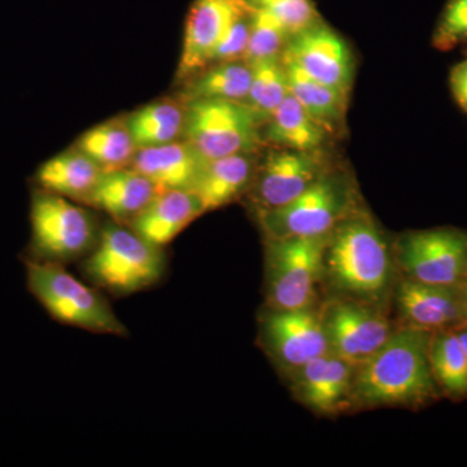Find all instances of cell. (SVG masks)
<instances>
[{
  "instance_id": "obj_1",
  "label": "cell",
  "mask_w": 467,
  "mask_h": 467,
  "mask_svg": "<svg viewBox=\"0 0 467 467\" xmlns=\"http://www.w3.org/2000/svg\"><path fill=\"white\" fill-rule=\"evenodd\" d=\"M431 335L420 328H398L373 358L356 368L352 402L365 408L420 409L441 400L430 364Z\"/></svg>"
},
{
  "instance_id": "obj_2",
  "label": "cell",
  "mask_w": 467,
  "mask_h": 467,
  "mask_svg": "<svg viewBox=\"0 0 467 467\" xmlns=\"http://www.w3.org/2000/svg\"><path fill=\"white\" fill-rule=\"evenodd\" d=\"M392 265L383 234L364 212L353 211L328 235L324 275L349 299L371 306L382 300L391 287Z\"/></svg>"
},
{
  "instance_id": "obj_3",
  "label": "cell",
  "mask_w": 467,
  "mask_h": 467,
  "mask_svg": "<svg viewBox=\"0 0 467 467\" xmlns=\"http://www.w3.org/2000/svg\"><path fill=\"white\" fill-rule=\"evenodd\" d=\"M165 270L164 250L119 223L101 230L84 263L92 284L116 296L153 287L164 278Z\"/></svg>"
},
{
  "instance_id": "obj_4",
  "label": "cell",
  "mask_w": 467,
  "mask_h": 467,
  "mask_svg": "<svg viewBox=\"0 0 467 467\" xmlns=\"http://www.w3.org/2000/svg\"><path fill=\"white\" fill-rule=\"evenodd\" d=\"M26 285L30 294L60 324L90 333L126 334L106 297L88 287L60 264L26 260Z\"/></svg>"
},
{
  "instance_id": "obj_5",
  "label": "cell",
  "mask_w": 467,
  "mask_h": 467,
  "mask_svg": "<svg viewBox=\"0 0 467 467\" xmlns=\"http://www.w3.org/2000/svg\"><path fill=\"white\" fill-rule=\"evenodd\" d=\"M266 121L243 101L195 100L186 104L183 140L205 161L257 153L264 142Z\"/></svg>"
},
{
  "instance_id": "obj_6",
  "label": "cell",
  "mask_w": 467,
  "mask_h": 467,
  "mask_svg": "<svg viewBox=\"0 0 467 467\" xmlns=\"http://www.w3.org/2000/svg\"><path fill=\"white\" fill-rule=\"evenodd\" d=\"M29 217L26 260L63 265L88 254L98 241L90 214L57 193L34 190Z\"/></svg>"
},
{
  "instance_id": "obj_7",
  "label": "cell",
  "mask_w": 467,
  "mask_h": 467,
  "mask_svg": "<svg viewBox=\"0 0 467 467\" xmlns=\"http://www.w3.org/2000/svg\"><path fill=\"white\" fill-rule=\"evenodd\" d=\"M328 235L266 239V300L270 309L312 308L324 275Z\"/></svg>"
},
{
  "instance_id": "obj_8",
  "label": "cell",
  "mask_w": 467,
  "mask_h": 467,
  "mask_svg": "<svg viewBox=\"0 0 467 467\" xmlns=\"http://www.w3.org/2000/svg\"><path fill=\"white\" fill-rule=\"evenodd\" d=\"M353 211V190L330 171L295 201L257 214L266 239H284L328 235Z\"/></svg>"
},
{
  "instance_id": "obj_9",
  "label": "cell",
  "mask_w": 467,
  "mask_h": 467,
  "mask_svg": "<svg viewBox=\"0 0 467 467\" xmlns=\"http://www.w3.org/2000/svg\"><path fill=\"white\" fill-rule=\"evenodd\" d=\"M396 260L404 276L414 281L460 285L467 278V232L436 227L402 234Z\"/></svg>"
},
{
  "instance_id": "obj_10",
  "label": "cell",
  "mask_w": 467,
  "mask_h": 467,
  "mask_svg": "<svg viewBox=\"0 0 467 467\" xmlns=\"http://www.w3.org/2000/svg\"><path fill=\"white\" fill-rule=\"evenodd\" d=\"M273 149L257 164L250 186L257 213L284 207L331 171L322 150Z\"/></svg>"
},
{
  "instance_id": "obj_11",
  "label": "cell",
  "mask_w": 467,
  "mask_h": 467,
  "mask_svg": "<svg viewBox=\"0 0 467 467\" xmlns=\"http://www.w3.org/2000/svg\"><path fill=\"white\" fill-rule=\"evenodd\" d=\"M330 352L358 368L389 342L395 331L374 306L362 301H331L321 313Z\"/></svg>"
},
{
  "instance_id": "obj_12",
  "label": "cell",
  "mask_w": 467,
  "mask_h": 467,
  "mask_svg": "<svg viewBox=\"0 0 467 467\" xmlns=\"http://www.w3.org/2000/svg\"><path fill=\"white\" fill-rule=\"evenodd\" d=\"M260 337L270 356L292 373L330 353L321 315L312 308L270 309L261 321Z\"/></svg>"
},
{
  "instance_id": "obj_13",
  "label": "cell",
  "mask_w": 467,
  "mask_h": 467,
  "mask_svg": "<svg viewBox=\"0 0 467 467\" xmlns=\"http://www.w3.org/2000/svg\"><path fill=\"white\" fill-rule=\"evenodd\" d=\"M282 57L290 58L306 75L348 94L355 63L349 46L333 27L319 20L288 38Z\"/></svg>"
},
{
  "instance_id": "obj_14",
  "label": "cell",
  "mask_w": 467,
  "mask_h": 467,
  "mask_svg": "<svg viewBox=\"0 0 467 467\" xmlns=\"http://www.w3.org/2000/svg\"><path fill=\"white\" fill-rule=\"evenodd\" d=\"M250 11L248 0H193L184 26L178 81H187L207 67L218 43L233 24Z\"/></svg>"
},
{
  "instance_id": "obj_15",
  "label": "cell",
  "mask_w": 467,
  "mask_h": 467,
  "mask_svg": "<svg viewBox=\"0 0 467 467\" xmlns=\"http://www.w3.org/2000/svg\"><path fill=\"white\" fill-rule=\"evenodd\" d=\"M396 306L405 327L435 331L465 324L459 285H441L404 276L396 291Z\"/></svg>"
},
{
  "instance_id": "obj_16",
  "label": "cell",
  "mask_w": 467,
  "mask_h": 467,
  "mask_svg": "<svg viewBox=\"0 0 467 467\" xmlns=\"http://www.w3.org/2000/svg\"><path fill=\"white\" fill-rule=\"evenodd\" d=\"M355 371L353 365L330 352L294 371L295 389L312 410L337 413L352 402Z\"/></svg>"
},
{
  "instance_id": "obj_17",
  "label": "cell",
  "mask_w": 467,
  "mask_h": 467,
  "mask_svg": "<svg viewBox=\"0 0 467 467\" xmlns=\"http://www.w3.org/2000/svg\"><path fill=\"white\" fill-rule=\"evenodd\" d=\"M205 160L187 140L138 149L130 168L140 171L159 192L192 190Z\"/></svg>"
},
{
  "instance_id": "obj_18",
  "label": "cell",
  "mask_w": 467,
  "mask_h": 467,
  "mask_svg": "<svg viewBox=\"0 0 467 467\" xmlns=\"http://www.w3.org/2000/svg\"><path fill=\"white\" fill-rule=\"evenodd\" d=\"M202 213L201 198L192 190H165L131 221L130 227L146 241L164 248Z\"/></svg>"
},
{
  "instance_id": "obj_19",
  "label": "cell",
  "mask_w": 467,
  "mask_h": 467,
  "mask_svg": "<svg viewBox=\"0 0 467 467\" xmlns=\"http://www.w3.org/2000/svg\"><path fill=\"white\" fill-rule=\"evenodd\" d=\"M159 192L149 178L129 167L103 171L84 202L106 212L116 223H131Z\"/></svg>"
},
{
  "instance_id": "obj_20",
  "label": "cell",
  "mask_w": 467,
  "mask_h": 467,
  "mask_svg": "<svg viewBox=\"0 0 467 467\" xmlns=\"http://www.w3.org/2000/svg\"><path fill=\"white\" fill-rule=\"evenodd\" d=\"M256 153H236L205 162L192 192L198 193L205 212L235 201L251 186L256 173Z\"/></svg>"
},
{
  "instance_id": "obj_21",
  "label": "cell",
  "mask_w": 467,
  "mask_h": 467,
  "mask_svg": "<svg viewBox=\"0 0 467 467\" xmlns=\"http://www.w3.org/2000/svg\"><path fill=\"white\" fill-rule=\"evenodd\" d=\"M103 171L81 150H67L43 162L34 174L38 189L85 202Z\"/></svg>"
},
{
  "instance_id": "obj_22",
  "label": "cell",
  "mask_w": 467,
  "mask_h": 467,
  "mask_svg": "<svg viewBox=\"0 0 467 467\" xmlns=\"http://www.w3.org/2000/svg\"><path fill=\"white\" fill-rule=\"evenodd\" d=\"M330 137V131L310 117L291 92L263 129L264 142L276 149L322 150Z\"/></svg>"
},
{
  "instance_id": "obj_23",
  "label": "cell",
  "mask_w": 467,
  "mask_h": 467,
  "mask_svg": "<svg viewBox=\"0 0 467 467\" xmlns=\"http://www.w3.org/2000/svg\"><path fill=\"white\" fill-rule=\"evenodd\" d=\"M252 67L245 60L211 64L183 82L178 99L244 101L250 91Z\"/></svg>"
},
{
  "instance_id": "obj_24",
  "label": "cell",
  "mask_w": 467,
  "mask_h": 467,
  "mask_svg": "<svg viewBox=\"0 0 467 467\" xmlns=\"http://www.w3.org/2000/svg\"><path fill=\"white\" fill-rule=\"evenodd\" d=\"M281 57L287 72L291 94L310 117L333 134L335 129L343 124L349 95L306 75L290 58Z\"/></svg>"
},
{
  "instance_id": "obj_25",
  "label": "cell",
  "mask_w": 467,
  "mask_h": 467,
  "mask_svg": "<svg viewBox=\"0 0 467 467\" xmlns=\"http://www.w3.org/2000/svg\"><path fill=\"white\" fill-rule=\"evenodd\" d=\"M138 149L160 146L183 138L186 106L175 99H160L126 117Z\"/></svg>"
},
{
  "instance_id": "obj_26",
  "label": "cell",
  "mask_w": 467,
  "mask_h": 467,
  "mask_svg": "<svg viewBox=\"0 0 467 467\" xmlns=\"http://www.w3.org/2000/svg\"><path fill=\"white\" fill-rule=\"evenodd\" d=\"M77 149L103 171L130 167L138 150L126 119H112L86 131Z\"/></svg>"
},
{
  "instance_id": "obj_27",
  "label": "cell",
  "mask_w": 467,
  "mask_h": 467,
  "mask_svg": "<svg viewBox=\"0 0 467 467\" xmlns=\"http://www.w3.org/2000/svg\"><path fill=\"white\" fill-rule=\"evenodd\" d=\"M430 364L442 398L467 399V358L456 328L435 331L430 340Z\"/></svg>"
},
{
  "instance_id": "obj_28",
  "label": "cell",
  "mask_w": 467,
  "mask_h": 467,
  "mask_svg": "<svg viewBox=\"0 0 467 467\" xmlns=\"http://www.w3.org/2000/svg\"><path fill=\"white\" fill-rule=\"evenodd\" d=\"M281 57L251 63V88L243 103L259 113L266 122L290 94L287 72Z\"/></svg>"
},
{
  "instance_id": "obj_29",
  "label": "cell",
  "mask_w": 467,
  "mask_h": 467,
  "mask_svg": "<svg viewBox=\"0 0 467 467\" xmlns=\"http://www.w3.org/2000/svg\"><path fill=\"white\" fill-rule=\"evenodd\" d=\"M291 34L275 17L254 8L250 43L244 60L247 63L281 57Z\"/></svg>"
},
{
  "instance_id": "obj_30",
  "label": "cell",
  "mask_w": 467,
  "mask_h": 467,
  "mask_svg": "<svg viewBox=\"0 0 467 467\" xmlns=\"http://www.w3.org/2000/svg\"><path fill=\"white\" fill-rule=\"evenodd\" d=\"M248 3L252 8L275 17L291 36L322 20L313 0H248Z\"/></svg>"
},
{
  "instance_id": "obj_31",
  "label": "cell",
  "mask_w": 467,
  "mask_h": 467,
  "mask_svg": "<svg viewBox=\"0 0 467 467\" xmlns=\"http://www.w3.org/2000/svg\"><path fill=\"white\" fill-rule=\"evenodd\" d=\"M467 45V0H448L432 34V46L451 51Z\"/></svg>"
},
{
  "instance_id": "obj_32",
  "label": "cell",
  "mask_w": 467,
  "mask_h": 467,
  "mask_svg": "<svg viewBox=\"0 0 467 467\" xmlns=\"http://www.w3.org/2000/svg\"><path fill=\"white\" fill-rule=\"evenodd\" d=\"M252 14L254 8L233 24L223 41L218 43L216 50L212 55L211 64L244 60L250 43Z\"/></svg>"
},
{
  "instance_id": "obj_33",
  "label": "cell",
  "mask_w": 467,
  "mask_h": 467,
  "mask_svg": "<svg viewBox=\"0 0 467 467\" xmlns=\"http://www.w3.org/2000/svg\"><path fill=\"white\" fill-rule=\"evenodd\" d=\"M450 86L454 100L467 113V57L451 67Z\"/></svg>"
},
{
  "instance_id": "obj_34",
  "label": "cell",
  "mask_w": 467,
  "mask_h": 467,
  "mask_svg": "<svg viewBox=\"0 0 467 467\" xmlns=\"http://www.w3.org/2000/svg\"><path fill=\"white\" fill-rule=\"evenodd\" d=\"M461 306H462L463 321L467 324V278L459 285ZM463 324V325H465Z\"/></svg>"
},
{
  "instance_id": "obj_35",
  "label": "cell",
  "mask_w": 467,
  "mask_h": 467,
  "mask_svg": "<svg viewBox=\"0 0 467 467\" xmlns=\"http://www.w3.org/2000/svg\"><path fill=\"white\" fill-rule=\"evenodd\" d=\"M456 331L467 358V324L460 326V327L456 328Z\"/></svg>"
},
{
  "instance_id": "obj_36",
  "label": "cell",
  "mask_w": 467,
  "mask_h": 467,
  "mask_svg": "<svg viewBox=\"0 0 467 467\" xmlns=\"http://www.w3.org/2000/svg\"><path fill=\"white\" fill-rule=\"evenodd\" d=\"M466 54H467V51H466Z\"/></svg>"
}]
</instances>
